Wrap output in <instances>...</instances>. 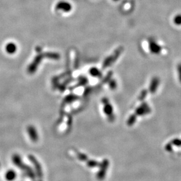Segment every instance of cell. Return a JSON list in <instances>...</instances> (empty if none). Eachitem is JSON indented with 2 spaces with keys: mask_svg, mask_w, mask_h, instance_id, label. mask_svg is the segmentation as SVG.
<instances>
[{
  "mask_svg": "<svg viewBox=\"0 0 181 181\" xmlns=\"http://www.w3.org/2000/svg\"><path fill=\"white\" fill-rule=\"evenodd\" d=\"M114 1H119V0H113Z\"/></svg>",
  "mask_w": 181,
  "mask_h": 181,
  "instance_id": "52a82bcc",
  "label": "cell"
},
{
  "mask_svg": "<svg viewBox=\"0 0 181 181\" xmlns=\"http://www.w3.org/2000/svg\"><path fill=\"white\" fill-rule=\"evenodd\" d=\"M90 73L92 76L96 77H101L102 75L101 72L99 70V69L96 68H91L90 70Z\"/></svg>",
  "mask_w": 181,
  "mask_h": 181,
  "instance_id": "277c9868",
  "label": "cell"
},
{
  "mask_svg": "<svg viewBox=\"0 0 181 181\" xmlns=\"http://www.w3.org/2000/svg\"><path fill=\"white\" fill-rule=\"evenodd\" d=\"M177 71H178V73H179V80L181 82V63H179L177 65Z\"/></svg>",
  "mask_w": 181,
  "mask_h": 181,
  "instance_id": "8992f818",
  "label": "cell"
},
{
  "mask_svg": "<svg viewBox=\"0 0 181 181\" xmlns=\"http://www.w3.org/2000/svg\"><path fill=\"white\" fill-rule=\"evenodd\" d=\"M173 23L176 25H181V14H177L173 18Z\"/></svg>",
  "mask_w": 181,
  "mask_h": 181,
  "instance_id": "5b68a950",
  "label": "cell"
},
{
  "mask_svg": "<svg viewBox=\"0 0 181 181\" xmlns=\"http://www.w3.org/2000/svg\"><path fill=\"white\" fill-rule=\"evenodd\" d=\"M124 51V47L123 46H120L117 48L113 52L112 54L107 56L105 58L103 62L102 68L103 69H105L111 65H112L114 63H115L117 60L120 58L121 55L123 54Z\"/></svg>",
  "mask_w": 181,
  "mask_h": 181,
  "instance_id": "6da1fadb",
  "label": "cell"
},
{
  "mask_svg": "<svg viewBox=\"0 0 181 181\" xmlns=\"http://www.w3.org/2000/svg\"><path fill=\"white\" fill-rule=\"evenodd\" d=\"M148 47L150 52L153 54H159L162 51L161 46L152 39H149Z\"/></svg>",
  "mask_w": 181,
  "mask_h": 181,
  "instance_id": "7a4b0ae2",
  "label": "cell"
},
{
  "mask_svg": "<svg viewBox=\"0 0 181 181\" xmlns=\"http://www.w3.org/2000/svg\"><path fill=\"white\" fill-rule=\"evenodd\" d=\"M159 83V80L158 77H155L152 79L151 83V85H150V89L151 90L154 91L155 90V89H156L157 86H158Z\"/></svg>",
  "mask_w": 181,
  "mask_h": 181,
  "instance_id": "3957f363",
  "label": "cell"
}]
</instances>
